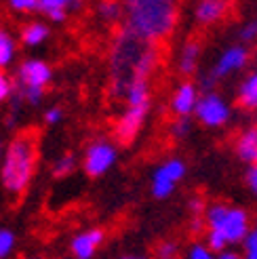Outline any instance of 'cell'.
Segmentation results:
<instances>
[{"label":"cell","mask_w":257,"mask_h":259,"mask_svg":"<svg viewBox=\"0 0 257 259\" xmlns=\"http://www.w3.org/2000/svg\"><path fill=\"white\" fill-rule=\"evenodd\" d=\"M101 242H104V232L93 228V230H84L80 234H76L72 244H70V249H72L74 257L91 259L97 253V249L101 247Z\"/></svg>","instance_id":"8fae6325"},{"label":"cell","mask_w":257,"mask_h":259,"mask_svg":"<svg viewBox=\"0 0 257 259\" xmlns=\"http://www.w3.org/2000/svg\"><path fill=\"white\" fill-rule=\"evenodd\" d=\"M190 259H211L213 251L209 249V244H192L190 251H188Z\"/></svg>","instance_id":"83f0119b"},{"label":"cell","mask_w":257,"mask_h":259,"mask_svg":"<svg viewBox=\"0 0 257 259\" xmlns=\"http://www.w3.org/2000/svg\"><path fill=\"white\" fill-rule=\"evenodd\" d=\"M247 186H249V190L257 196V162H253V166H251L249 173H247Z\"/></svg>","instance_id":"d6a6232c"},{"label":"cell","mask_w":257,"mask_h":259,"mask_svg":"<svg viewBox=\"0 0 257 259\" xmlns=\"http://www.w3.org/2000/svg\"><path fill=\"white\" fill-rule=\"evenodd\" d=\"M148 108L150 106H128L122 116L116 122V139L120 144H131V141L137 137L141 124L146 120V114H148Z\"/></svg>","instance_id":"30bf717a"},{"label":"cell","mask_w":257,"mask_h":259,"mask_svg":"<svg viewBox=\"0 0 257 259\" xmlns=\"http://www.w3.org/2000/svg\"><path fill=\"white\" fill-rule=\"evenodd\" d=\"M198 57H200V45L196 40L186 42L182 53H179V70L184 74H192L198 66Z\"/></svg>","instance_id":"d6986e66"},{"label":"cell","mask_w":257,"mask_h":259,"mask_svg":"<svg viewBox=\"0 0 257 259\" xmlns=\"http://www.w3.org/2000/svg\"><path fill=\"white\" fill-rule=\"evenodd\" d=\"M196 103H198V91L192 82H184L179 84V89L173 93L171 99V110L177 116H190L192 112L196 110Z\"/></svg>","instance_id":"4fadbf2b"},{"label":"cell","mask_w":257,"mask_h":259,"mask_svg":"<svg viewBox=\"0 0 257 259\" xmlns=\"http://www.w3.org/2000/svg\"><path fill=\"white\" fill-rule=\"evenodd\" d=\"M204 224L209 230H215L226 236L228 244H238L245 240L249 232V213L238 206H228L224 202H215L204 209Z\"/></svg>","instance_id":"277c9868"},{"label":"cell","mask_w":257,"mask_h":259,"mask_svg":"<svg viewBox=\"0 0 257 259\" xmlns=\"http://www.w3.org/2000/svg\"><path fill=\"white\" fill-rule=\"evenodd\" d=\"M204 226H207V224L200 219V215H194V219H192V232H194V234H200Z\"/></svg>","instance_id":"e575fe53"},{"label":"cell","mask_w":257,"mask_h":259,"mask_svg":"<svg viewBox=\"0 0 257 259\" xmlns=\"http://www.w3.org/2000/svg\"><path fill=\"white\" fill-rule=\"evenodd\" d=\"M186 175V164L179 158H171L162 162L152 175V194L154 198H169L175 186L184 179Z\"/></svg>","instance_id":"8992f818"},{"label":"cell","mask_w":257,"mask_h":259,"mask_svg":"<svg viewBox=\"0 0 257 259\" xmlns=\"http://www.w3.org/2000/svg\"><path fill=\"white\" fill-rule=\"evenodd\" d=\"M156 253H158V257H162V259H169V257H173V255L177 253V244H175V242H162V244H158Z\"/></svg>","instance_id":"1f68e13d"},{"label":"cell","mask_w":257,"mask_h":259,"mask_svg":"<svg viewBox=\"0 0 257 259\" xmlns=\"http://www.w3.org/2000/svg\"><path fill=\"white\" fill-rule=\"evenodd\" d=\"M61 118H63V110L61 108H49L47 112H45V122L47 124H57V122H61Z\"/></svg>","instance_id":"4dcf8cb0"},{"label":"cell","mask_w":257,"mask_h":259,"mask_svg":"<svg viewBox=\"0 0 257 259\" xmlns=\"http://www.w3.org/2000/svg\"><path fill=\"white\" fill-rule=\"evenodd\" d=\"M240 38L245 42H253L255 38H257V21H249L242 25V30H240Z\"/></svg>","instance_id":"f546056e"},{"label":"cell","mask_w":257,"mask_h":259,"mask_svg":"<svg viewBox=\"0 0 257 259\" xmlns=\"http://www.w3.org/2000/svg\"><path fill=\"white\" fill-rule=\"evenodd\" d=\"M236 152L245 162H251V164L257 162V126L249 128V131H245L238 137Z\"/></svg>","instance_id":"2e32d148"},{"label":"cell","mask_w":257,"mask_h":259,"mask_svg":"<svg viewBox=\"0 0 257 259\" xmlns=\"http://www.w3.org/2000/svg\"><path fill=\"white\" fill-rule=\"evenodd\" d=\"M196 116H198V120L204 124V126H222L228 122L230 118V108H228V103L217 95V93H207V95H202L198 97V103H196Z\"/></svg>","instance_id":"ba28073f"},{"label":"cell","mask_w":257,"mask_h":259,"mask_svg":"<svg viewBox=\"0 0 257 259\" xmlns=\"http://www.w3.org/2000/svg\"><path fill=\"white\" fill-rule=\"evenodd\" d=\"M53 78V70L42 59H25L17 68L15 95L28 106H38L45 97V89Z\"/></svg>","instance_id":"5b68a950"},{"label":"cell","mask_w":257,"mask_h":259,"mask_svg":"<svg viewBox=\"0 0 257 259\" xmlns=\"http://www.w3.org/2000/svg\"><path fill=\"white\" fill-rule=\"evenodd\" d=\"M97 13L104 21H118L122 17V5L118 0H101Z\"/></svg>","instance_id":"44dd1931"},{"label":"cell","mask_w":257,"mask_h":259,"mask_svg":"<svg viewBox=\"0 0 257 259\" xmlns=\"http://www.w3.org/2000/svg\"><path fill=\"white\" fill-rule=\"evenodd\" d=\"M124 28L141 40L156 42L166 38L177 21V0H124Z\"/></svg>","instance_id":"7a4b0ae2"},{"label":"cell","mask_w":257,"mask_h":259,"mask_svg":"<svg viewBox=\"0 0 257 259\" xmlns=\"http://www.w3.org/2000/svg\"><path fill=\"white\" fill-rule=\"evenodd\" d=\"M128 106H150V91H148V78L133 80L126 87L124 95Z\"/></svg>","instance_id":"e0dca14e"},{"label":"cell","mask_w":257,"mask_h":259,"mask_svg":"<svg viewBox=\"0 0 257 259\" xmlns=\"http://www.w3.org/2000/svg\"><path fill=\"white\" fill-rule=\"evenodd\" d=\"M82 0H38V11L51 21H66L72 11H78Z\"/></svg>","instance_id":"7c38bea8"},{"label":"cell","mask_w":257,"mask_h":259,"mask_svg":"<svg viewBox=\"0 0 257 259\" xmlns=\"http://www.w3.org/2000/svg\"><path fill=\"white\" fill-rule=\"evenodd\" d=\"M238 103L242 108L257 110V72L247 76L238 87Z\"/></svg>","instance_id":"ac0fdd59"},{"label":"cell","mask_w":257,"mask_h":259,"mask_svg":"<svg viewBox=\"0 0 257 259\" xmlns=\"http://www.w3.org/2000/svg\"><path fill=\"white\" fill-rule=\"evenodd\" d=\"M38 162V135L36 131L17 133L5 146L0 162V184L11 196H21L30 188Z\"/></svg>","instance_id":"3957f363"},{"label":"cell","mask_w":257,"mask_h":259,"mask_svg":"<svg viewBox=\"0 0 257 259\" xmlns=\"http://www.w3.org/2000/svg\"><path fill=\"white\" fill-rule=\"evenodd\" d=\"M242 244H245V255L249 259H257V228L247 232V236H245V240H242Z\"/></svg>","instance_id":"484cf974"},{"label":"cell","mask_w":257,"mask_h":259,"mask_svg":"<svg viewBox=\"0 0 257 259\" xmlns=\"http://www.w3.org/2000/svg\"><path fill=\"white\" fill-rule=\"evenodd\" d=\"M74 166H76V158L72 156V154H63V156H59L53 164V175L55 177H66L74 171Z\"/></svg>","instance_id":"603a6c76"},{"label":"cell","mask_w":257,"mask_h":259,"mask_svg":"<svg viewBox=\"0 0 257 259\" xmlns=\"http://www.w3.org/2000/svg\"><path fill=\"white\" fill-rule=\"evenodd\" d=\"M17 55V42L7 30H0V70H7Z\"/></svg>","instance_id":"ffe728a7"},{"label":"cell","mask_w":257,"mask_h":259,"mask_svg":"<svg viewBox=\"0 0 257 259\" xmlns=\"http://www.w3.org/2000/svg\"><path fill=\"white\" fill-rule=\"evenodd\" d=\"M171 133H173V137H177V139H182V137H186V135L190 133V122L186 120V116H179V120H175Z\"/></svg>","instance_id":"f1b7e54d"},{"label":"cell","mask_w":257,"mask_h":259,"mask_svg":"<svg viewBox=\"0 0 257 259\" xmlns=\"http://www.w3.org/2000/svg\"><path fill=\"white\" fill-rule=\"evenodd\" d=\"M228 11V3L226 0H202L196 7V19L198 23H215L220 21Z\"/></svg>","instance_id":"5bb4252c"},{"label":"cell","mask_w":257,"mask_h":259,"mask_svg":"<svg viewBox=\"0 0 257 259\" xmlns=\"http://www.w3.org/2000/svg\"><path fill=\"white\" fill-rule=\"evenodd\" d=\"M220 257H222V259H236L238 255H236L234 251H230V249H226V251H222V253H220Z\"/></svg>","instance_id":"d590c367"},{"label":"cell","mask_w":257,"mask_h":259,"mask_svg":"<svg viewBox=\"0 0 257 259\" xmlns=\"http://www.w3.org/2000/svg\"><path fill=\"white\" fill-rule=\"evenodd\" d=\"M158 53L152 42L128 34L126 30L114 40L112 55H110V70H112V93L122 97L126 87L133 80L148 78L150 72L156 68Z\"/></svg>","instance_id":"6da1fadb"},{"label":"cell","mask_w":257,"mask_h":259,"mask_svg":"<svg viewBox=\"0 0 257 259\" xmlns=\"http://www.w3.org/2000/svg\"><path fill=\"white\" fill-rule=\"evenodd\" d=\"M5 141H3V137H0V162H3V156H5Z\"/></svg>","instance_id":"8d00e7d4"},{"label":"cell","mask_w":257,"mask_h":259,"mask_svg":"<svg viewBox=\"0 0 257 259\" xmlns=\"http://www.w3.org/2000/svg\"><path fill=\"white\" fill-rule=\"evenodd\" d=\"M9 7L15 13H32L38 11V0H9Z\"/></svg>","instance_id":"4316f807"},{"label":"cell","mask_w":257,"mask_h":259,"mask_svg":"<svg viewBox=\"0 0 257 259\" xmlns=\"http://www.w3.org/2000/svg\"><path fill=\"white\" fill-rule=\"evenodd\" d=\"M190 211H194V215H200V213H204L202 200H200V198H192V200H190Z\"/></svg>","instance_id":"836d02e7"},{"label":"cell","mask_w":257,"mask_h":259,"mask_svg":"<svg viewBox=\"0 0 257 259\" xmlns=\"http://www.w3.org/2000/svg\"><path fill=\"white\" fill-rule=\"evenodd\" d=\"M255 228H257V217H255Z\"/></svg>","instance_id":"74e56055"},{"label":"cell","mask_w":257,"mask_h":259,"mask_svg":"<svg viewBox=\"0 0 257 259\" xmlns=\"http://www.w3.org/2000/svg\"><path fill=\"white\" fill-rule=\"evenodd\" d=\"M116 156H118L116 148L110 141H104V139L93 141L84 152V173L89 177L106 175L114 166V162H116Z\"/></svg>","instance_id":"52a82bcc"},{"label":"cell","mask_w":257,"mask_h":259,"mask_svg":"<svg viewBox=\"0 0 257 259\" xmlns=\"http://www.w3.org/2000/svg\"><path fill=\"white\" fill-rule=\"evenodd\" d=\"M209 249L213 251V253H222V251H226L230 244H228V240H226V236L224 234H220V232H215V230H209Z\"/></svg>","instance_id":"d4e9b609"},{"label":"cell","mask_w":257,"mask_h":259,"mask_svg":"<svg viewBox=\"0 0 257 259\" xmlns=\"http://www.w3.org/2000/svg\"><path fill=\"white\" fill-rule=\"evenodd\" d=\"M13 91H15V82H13V78L5 70H0V103H5L7 99H11Z\"/></svg>","instance_id":"cb8c5ba5"},{"label":"cell","mask_w":257,"mask_h":259,"mask_svg":"<svg viewBox=\"0 0 257 259\" xmlns=\"http://www.w3.org/2000/svg\"><path fill=\"white\" fill-rule=\"evenodd\" d=\"M49 36H51V32H49V28H47V23H42V21H30V23H25L23 30H21V34H19L21 42H23L25 47H30V49L40 47Z\"/></svg>","instance_id":"9a60e30c"},{"label":"cell","mask_w":257,"mask_h":259,"mask_svg":"<svg viewBox=\"0 0 257 259\" xmlns=\"http://www.w3.org/2000/svg\"><path fill=\"white\" fill-rule=\"evenodd\" d=\"M15 232H11L9 228H0V259H7L15 251Z\"/></svg>","instance_id":"7402d4cb"},{"label":"cell","mask_w":257,"mask_h":259,"mask_svg":"<svg viewBox=\"0 0 257 259\" xmlns=\"http://www.w3.org/2000/svg\"><path fill=\"white\" fill-rule=\"evenodd\" d=\"M247 61H249V51L245 47H242V45L230 47V49H226L222 53V57L217 59V63L213 66V70L209 72L207 78H204V82L213 84L217 80H222V78H226L228 74H232L236 70H242L247 66Z\"/></svg>","instance_id":"9c48e42d"}]
</instances>
